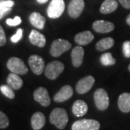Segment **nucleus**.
<instances>
[{"mask_svg":"<svg viewBox=\"0 0 130 130\" xmlns=\"http://www.w3.org/2000/svg\"><path fill=\"white\" fill-rule=\"evenodd\" d=\"M122 51L124 56L126 58H130V41H126L124 42L123 46H122Z\"/></svg>","mask_w":130,"mask_h":130,"instance_id":"27","label":"nucleus"},{"mask_svg":"<svg viewBox=\"0 0 130 130\" xmlns=\"http://www.w3.org/2000/svg\"><path fill=\"white\" fill-rule=\"evenodd\" d=\"M114 45V40L113 38L108 37L100 40L96 43V49L99 51H106L108 48H111Z\"/></svg>","mask_w":130,"mask_h":130,"instance_id":"23","label":"nucleus"},{"mask_svg":"<svg viewBox=\"0 0 130 130\" xmlns=\"http://www.w3.org/2000/svg\"><path fill=\"white\" fill-rule=\"evenodd\" d=\"M23 30L21 28H19L18 30H17V32L14 34V36H12L11 37V41L13 43H18V42L23 37Z\"/></svg>","mask_w":130,"mask_h":130,"instance_id":"29","label":"nucleus"},{"mask_svg":"<svg viewBox=\"0 0 130 130\" xmlns=\"http://www.w3.org/2000/svg\"><path fill=\"white\" fill-rule=\"evenodd\" d=\"M48 0H37V2L39 3V4H45L46 3Z\"/></svg>","mask_w":130,"mask_h":130,"instance_id":"35","label":"nucleus"},{"mask_svg":"<svg viewBox=\"0 0 130 130\" xmlns=\"http://www.w3.org/2000/svg\"><path fill=\"white\" fill-rule=\"evenodd\" d=\"M21 22H22L21 18L19 16H16L13 19L8 18L6 20L7 24L9 26H17V25H18L21 23Z\"/></svg>","mask_w":130,"mask_h":130,"instance_id":"28","label":"nucleus"},{"mask_svg":"<svg viewBox=\"0 0 130 130\" xmlns=\"http://www.w3.org/2000/svg\"><path fill=\"white\" fill-rule=\"evenodd\" d=\"M94 39V36L90 31H84L77 33L74 36V41L79 46L88 45Z\"/></svg>","mask_w":130,"mask_h":130,"instance_id":"16","label":"nucleus"},{"mask_svg":"<svg viewBox=\"0 0 130 130\" xmlns=\"http://www.w3.org/2000/svg\"><path fill=\"white\" fill-rule=\"evenodd\" d=\"M85 8L84 0H72L68 6V13L72 18H79Z\"/></svg>","mask_w":130,"mask_h":130,"instance_id":"9","label":"nucleus"},{"mask_svg":"<svg viewBox=\"0 0 130 130\" xmlns=\"http://www.w3.org/2000/svg\"><path fill=\"white\" fill-rule=\"evenodd\" d=\"M95 79L93 76H87L78 81L76 85V90L79 94L88 93L93 88Z\"/></svg>","mask_w":130,"mask_h":130,"instance_id":"11","label":"nucleus"},{"mask_svg":"<svg viewBox=\"0 0 130 130\" xmlns=\"http://www.w3.org/2000/svg\"><path fill=\"white\" fill-rule=\"evenodd\" d=\"M72 44L68 41L64 39H56L51 44L50 54L54 57H58L65 51L70 50Z\"/></svg>","mask_w":130,"mask_h":130,"instance_id":"3","label":"nucleus"},{"mask_svg":"<svg viewBox=\"0 0 130 130\" xmlns=\"http://www.w3.org/2000/svg\"><path fill=\"white\" fill-rule=\"evenodd\" d=\"M0 90L1 92L4 94V95H5L7 98H10V99H13L15 96L14 95L13 89L12 88H10L9 85H3L0 86Z\"/></svg>","mask_w":130,"mask_h":130,"instance_id":"25","label":"nucleus"},{"mask_svg":"<svg viewBox=\"0 0 130 130\" xmlns=\"http://www.w3.org/2000/svg\"><path fill=\"white\" fill-rule=\"evenodd\" d=\"M7 67L9 71L18 74H25L28 72V68L22 59L18 57H12L7 61Z\"/></svg>","mask_w":130,"mask_h":130,"instance_id":"6","label":"nucleus"},{"mask_svg":"<svg viewBox=\"0 0 130 130\" xmlns=\"http://www.w3.org/2000/svg\"><path fill=\"white\" fill-rule=\"evenodd\" d=\"M84 49L81 46H75L71 54L72 62L75 67H79L83 64L84 59Z\"/></svg>","mask_w":130,"mask_h":130,"instance_id":"15","label":"nucleus"},{"mask_svg":"<svg viewBox=\"0 0 130 130\" xmlns=\"http://www.w3.org/2000/svg\"><path fill=\"white\" fill-rule=\"evenodd\" d=\"M100 123L94 119H80L73 123L72 130H99Z\"/></svg>","mask_w":130,"mask_h":130,"instance_id":"7","label":"nucleus"},{"mask_svg":"<svg viewBox=\"0 0 130 130\" xmlns=\"http://www.w3.org/2000/svg\"><path fill=\"white\" fill-rule=\"evenodd\" d=\"M126 23L128 24L129 25H130V14L126 17Z\"/></svg>","mask_w":130,"mask_h":130,"instance_id":"34","label":"nucleus"},{"mask_svg":"<svg viewBox=\"0 0 130 130\" xmlns=\"http://www.w3.org/2000/svg\"><path fill=\"white\" fill-rule=\"evenodd\" d=\"M118 7V2L116 0H105L100 8L102 14H109L114 12Z\"/></svg>","mask_w":130,"mask_h":130,"instance_id":"22","label":"nucleus"},{"mask_svg":"<svg viewBox=\"0 0 130 130\" xmlns=\"http://www.w3.org/2000/svg\"><path fill=\"white\" fill-rule=\"evenodd\" d=\"M88 107L87 103L82 100L76 101L72 106V113L77 117H81L84 116L88 112Z\"/></svg>","mask_w":130,"mask_h":130,"instance_id":"19","label":"nucleus"},{"mask_svg":"<svg viewBox=\"0 0 130 130\" xmlns=\"http://www.w3.org/2000/svg\"><path fill=\"white\" fill-rule=\"evenodd\" d=\"M126 9H130V0H118Z\"/></svg>","mask_w":130,"mask_h":130,"instance_id":"33","label":"nucleus"},{"mask_svg":"<svg viewBox=\"0 0 130 130\" xmlns=\"http://www.w3.org/2000/svg\"><path fill=\"white\" fill-rule=\"evenodd\" d=\"M93 28L95 31L100 33H107L111 32L114 29V25L106 20H96L93 24Z\"/></svg>","mask_w":130,"mask_h":130,"instance_id":"13","label":"nucleus"},{"mask_svg":"<svg viewBox=\"0 0 130 130\" xmlns=\"http://www.w3.org/2000/svg\"><path fill=\"white\" fill-rule=\"evenodd\" d=\"M100 61L104 66H111L116 64V59L112 56L111 53L103 54L100 57Z\"/></svg>","mask_w":130,"mask_h":130,"instance_id":"24","label":"nucleus"},{"mask_svg":"<svg viewBox=\"0 0 130 130\" xmlns=\"http://www.w3.org/2000/svg\"><path fill=\"white\" fill-rule=\"evenodd\" d=\"M64 70V65L59 61H54L46 65L44 73L49 79H56Z\"/></svg>","mask_w":130,"mask_h":130,"instance_id":"2","label":"nucleus"},{"mask_svg":"<svg viewBox=\"0 0 130 130\" xmlns=\"http://www.w3.org/2000/svg\"><path fill=\"white\" fill-rule=\"evenodd\" d=\"M73 95V89L70 85H65L60 89L58 93L54 96V101L55 102H64L69 100Z\"/></svg>","mask_w":130,"mask_h":130,"instance_id":"12","label":"nucleus"},{"mask_svg":"<svg viewBox=\"0 0 130 130\" xmlns=\"http://www.w3.org/2000/svg\"><path fill=\"white\" fill-rule=\"evenodd\" d=\"M6 42H7V39L5 36V32L3 28L0 25V46H5Z\"/></svg>","mask_w":130,"mask_h":130,"instance_id":"31","label":"nucleus"},{"mask_svg":"<svg viewBox=\"0 0 130 130\" xmlns=\"http://www.w3.org/2000/svg\"><path fill=\"white\" fill-rule=\"evenodd\" d=\"M33 98L36 101L39 103L43 106H48L51 103V99L48 90L45 88H38L33 93Z\"/></svg>","mask_w":130,"mask_h":130,"instance_id":"10","label":"nucleus"},{"mask_svg":"<svg viewBox=\"0 0 130 130\" xmlns=\"http://www.w3.org/2000/svg\"><path fill=\"white\" fill-rule=\"evenodd\" d=\"M94 101L98 109L104 111L109 106V98L106 91L103 88L97 89L94 93Z\"/></svg>","mask_w":130,"mask_h":130,"instance_id":"5","label":"nucleus"},{"mask_svg":"<svg viewBox=\"0 0 130 130\" xmlns=\"http://www.w3.org/2000/svg\"><path fill=\"white\" fill-rule=\"evenodd\" d=\"M118 106L120 111L124 113L130 111V93H124L119 95L118 99Z\"/></svg>","mask_w":130,"mask_h":130,"instance_id":"18","label":"nucleus"},{"mask_svg":"<svg viewBox=\"0 0 130 130\" xmlns=\"http://www.w3.org/2000/svg\"><path fill=\"white\" fill-rule=\"evenodd\" d=\"M128 69H129V72H130V64L129 65V67H128Z\"/></svg>","mask_w":130,"mask_h":130,"instance_id":"36","label":"nucleus"},{"mask_svg":"<svg viewBox=\"0 0 130 130\" xmlns=\"http://www.w3.org/2000/svg\"><path fill=\"white\" fill-rule=\"evenodd\" d=\"M49 120L51 124L56 126L58 129H63L67 124L69 117L65 109L61 108H56L51 111L49 116Z\"/></svg>","mask_w":130,"mask_h":130,"instance_id":"1","label":"nucleus"},{"mask_svg":"<svg viewBox=\"0 0 130 130\" xmlns=\"http://www.w3.org/2000/svg\"><path fill=\"white\" fill-rule=\"evenodd\" d=\"M28 64L34 74L40 75L45 70V62L41 56L32 55L28 59Z\"/></svg>","mask_w":130,"mask_h":130,"instance_id":"8","label":"nucleus"},{"mask_svg":"<svg viewBox=\"0 0 130 130\" xmlns=\"http://www.w3.org/2000/svg\"><path fill=\"white\" fill-rule=\"evenodd\" d=\"M12 10V7H0V20L3 18L5 15L9 14Z\"/></svg>","mask_w":130,"mask_h":130,"instance_id":"32","label":"nucleus"},{"mask_svg":"<svg viewBox=\"0 0 130 130\" xmlns=\"http://www.w3.org/2000/svg\"><path fill=\"white\" fill-rule=\"evenodd\" d=\"M29 40L32 45L40 47V48L45 46L46 43L45 36L42 33L35 30H31V32L29 35Z\"/></svg>","mask_w":130,"mask_h":130,"instance_id":"14","label":"nucleus"},{"mask_svg":"<svg viewBox=\"0 0 130 130\" xmlns=\"http://www.w3.org/2000/svg\"><path fill=\"white\" fill-rule=\"evenodd\" d=\"M46 123V118L41 112L35 113L31 117V126L34 130H40Z\"/></svg>","mask_w":130,"mask_h":130,"instance_id":"17","label":"nucleus"},{"mask_svg":"<svg viewBox=\"0 0 130 130\" xmlns=\"http://www.w3.org/2000/svg\"><path fill=\"white\" fill-rule=\"evenodd\" d=\"M64 0H51L47 8V14L51 19L58 18L64 12Z\"/></svg>","mask_w":130,"mask_h":130,"instance_id":"4","label":"nucleus"},{"mask_svg":"<svg viewBox=\"0 0 130 130\" xmlns=\"http://www.w3.org/2000/svg\"><path fill=\"white\" fill-rule=\"evenodd\" d=\"M9 125V119L5 113L0 111V129H5Z\"/></svg>","mask_w":130,"mask_h":130,"instance_id":"26","label":"nucleus"},{"mask_svg":"<svg viewBox=\"0 0 130 130\" xmlns=\"http://www.w3.org/2000/svg\"><path fill=\"white\" fill-rule=\"evenodd\" d=\"M30 23L35 28L42 30L44 28L46 23V18L38 12H32L29 17Z\"/></svg>","mask_w":130,"mask_h":130,"instance_id":"20","label":"nucleus"},{"mask_svg":"<svg viewBox=\"0 0 130 130\" xmlns=\"http://www.w3.org/2000/svg\"><path fill=\"white\" fill-rule=\"evenodd\" d=\"M14 2L12 0H0L1 7H12Z\"/></svg>","mask_w":130,"mask_h":130,"instance_id":"30","label":"nucleus"},{"mask_svg":"<svg viewBox=\"0 0 130 130\" xmlns=\"http://www.w3.org/2000/svg\"><path fill=\"white\" fill-rule=\"evenodd\" d=\"M7 83L10 88L16 90L21 88L23 85V81L21 79V77L18 74L13 72L10 73L8 75L7 78Z\"/></svg>","mask_w":130,"mask_h":130,"instance_id":"21","label":"nucleus"}]
</instances>
